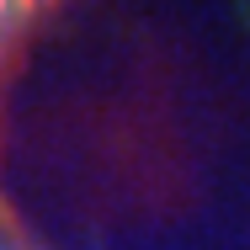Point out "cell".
<instances>
[{"instance_id":"obj_1","label":"cell","mask_w":250,"mask_h":250,"mask_svg":"<svg viewBox=\"0 0 250 250\" xmlns=\"http://www.w3.org/2000/svg\"><path fill=\"white\" fill-rule=\"evenodd\" d=\"M21 16H27V11H11V5H0V69H5V59H11V43L21 38Z\"/></svg>"},{"instance_id":"obj_2","label":"cell","mask_w":250,"mask_h":250,"mask_svg":"<svg viewBox=\"0 0 250 250\" xmlns=\"http://www.w3.org/2000/svg\"><path fill=\"white\" fill-rule=\"evenodd\" d=\"M0 250H38V245H32V240H21L11 224H0Z\"/></svg>"}]
</instances>
